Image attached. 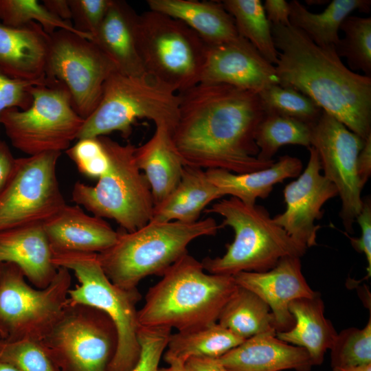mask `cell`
<instances>
[{"label":"cell","instance_id":"obj_1","mask_svg":"<svg viewBox=\"0 0 371 371\" xmlns=\"http://www.w3.org/2000/svg\"><path fill=\"white\" fill-rule=\"evenodd\" d=\"M178 94V119L171 135L184 166L242 174L275 162L258 158L255 133L265 114L258 93L200 82Z\"/></svg>","mask_w":371,"mask_h":371},{"label":"cell","instance_id":"obj_2","mask_svg":"<svg viewBox=\"0 0 371 371\" xmlns=\"http://www.w3.org/2000/svg\"><path fill=\"white\" fill-rule=\"evenodd\" d=\"M271 30L280 85L306 95L363 139L371 135V77L351 71L335 47L318 46L298 28L271 24Z\"/></svg>","mask_w":371,"mask_h":371},{"label":"cell","instance_id":"obj_3","mask_svg":"<svg viewBox=\"0 0 371 371\" xmlns=\"http://www.w3.org/2000/svg\"><path fill=\"white\" fill-rule=\"evenodd\" d=\"M161 276L137 311L139 326L187 331L216 323L238 286L232 276L206 273L188 254Z\"/></svg>","mask_w":371,"mask_h":371},{"label":"cell","instance_id":"obj_4","mask_svg":"<svg viewBox=\"0 0 371 371\" xmlns=\"http://www.w3.org/2000/svg\"><path fill=\"white\" fill-rule=\"evenodd\" d=\"M221 227L210 217L194 223L148 222L133 232L119 233L116 243L98 254V258L113 284L124 289H135L146 277L162 276L188 254L192 241L214 236Z\"/></svg>","mask_w":371,"mask_h":371},{"label":"cell","instance_id":"obj_5","mask_svg":"<svg viewBox=\"0 0 371 371\" xmlns=\"http://www.w3.org/2000/svg\"><path fill=\"white\" fill-rule=\"evenodd\" d=\"M205 212L222 216V227L229 226L234 232L225 254L201 261L207 273L232 276L240 272H263L282 258H301L307 250L278 225L263 206L247 205L230 196L214 203Z\"/></svg>","mask_w":371,"mask_h":371},{"label":"cell","instance_id":"obj_6","mask_svg":"<svg viewBox=\"0 0 371 371\" xmlns=\"http://www.w3.org/2000/svg\"><path fill=\"white\" fill-rule=\"evenodd\" d=\"M52 262L56 268L72 271L78 280V284L69 290V302L96 308L114 324L117 343L109 371H132L140 355L136 306L142 295L138 289L127 290L113 284L105 274L98 254H52Z\"/></svg>","mask_w":371,"mask_h":371},{"label":"cell","instance_id":"obj_7","mask_svg":"<svg viewBox=\"0 0 371 371\" xmlns=\"http://www.w3.org/2000/svg\"><path fill=\"white\" fill-rule=\"evenodd\" d=\"M179 104L178 93L153 76L146 73L129 76L115 71L105 81L100 100L85 119L77 139L115 131L127 138L135 120L142 118L172 131L178 119Z\"/></svg>","mask_w":371,"mask_h":371},{"label":"cell","instance_id":"obj_8","mask_svg":"<svg viewBox=\"0 0 371 371\" xmlns=\"http://www.w3.org/2000/svg\"><path fill=\"white\" fill-rule=\"evenodd\" d=\"M110 160L108 171L94 186L76 182L72 200L94 216L114 220L126 232H133L150 220L154 201L148 181L138 168L135 146L99 137Z\"/></svg>","mask_w":371,"mask_h":371},{"label":"cell","instance_id":"obj_9","mask_svg":"<svg viewBox=\"0 0 371 371\" xmlns=\"http://www.w3.org/2000/svg\"><path fill=\"white\" fill-rule=\"evenodd\" d=\"M137 44L145 72L177 93L200 82L207 45L181 21L150 10L139 14Z\"/></svg>","mask_w":371,"mask_h":371},{"label":"cell","instance_id":"obj_10","mask_svg":"<svg viewBox=\"0 0 371 371\" xmlns=\"http://www.w3.org/2000/svg\"><path fill=\"white\" fill-rule=\"evenodd\" d=\"M30 93V107L9 108L1 114L0 124L12 145L28 156L67 150L85 120L75 111L67 89L45 80Z\"/></svg>","mask_w":371,"mask_h":371},{"label":"cell","instance_id":"obj_11","mask_svg":"<svg viewBox=\"0 0 371 371\" xmlns=\"http://www.w3.org/2000/svg\"><path fill=\"white\" fill-rule=\"evenodd\" d=\"M69 271L58 267L50 284L38 289L29 284L16 265L0 264V337L10 342L42 341L63 315L71 289Z\"/></svg>","mask_w":371,"mask_h":371},{"label":"cell","instance_id":"obj_12","mask_svg":"<svg viewBox=\"0 0 371 371\" xmlns=\"http://www.w3.org/2000/svg\"><path fill=\"white\" fill-rule=\"evenodd\" d=\"M60 371H109L117 337L103 312L69 302L41 341Z\"/></svg>","mask_w":371,"mask_h":371},{"label":"cell","instance_id":"obj_13","mask_svg":"<svg viewBox=\"0 0 371 371\" xmlns=\"http://www.w3.org/2000/svg\"><path fill=\"white\" fill-rule=\"evenodd\" d=\"M60 155L49 152L15 158L0 190V232L43 224L67 205L56 175Z\"/></svg>","mask_w":371,"mask_h":371},{"label":"cell","instance_id":"obj_14","mask_svg":"<svg viewBox=\"0 0 371 371\" xmlns=\"http://www.w3.org/2000/svg\"><path fill=\"white\" fill-rule=\"evenodd\" d=\"M49 36L45 80L64 85L75 111L85 120L96 108L105 81L117 68L91 40L66 30Z\"/></svg>","mask_w":371,"mask_h":371},{"label":"cell","instance_id":"obj_15","mask_svg":"<svg viewBox=\"0 0 371 371\" xmlns=\"http://www.w3.org/2000/svg\"><path fill=\"white\" fill-rule=\"evenodd\" d=\"M365 140L324 111L311 126V146L317 153L322 174L337 190L339 216L349 233L363 205L357 162Z\"/></svg>","mask_w":371,"mask_h":371},{"label":"cell","instance_id":"obj_16","mask_svg":"<svg viewBox=\"0 0 371 371\" xmlns=\"http://www.w3.org/2000/svg\"><path fill=\"white\" fill-rule=\"evenodd\" d=\"M305 169L283 190L285 210L273 218L294 240L307 249L317 245V232L320 228L315 221L320 219L323 205L338 196L335 186L321 172L319 156L313 146Z\"/></svg>","mask_w":371,"mask_h":371},{"label":"cell","instance_id":"obj_17","mask_svg":"<svg viewBox=\"0 0 371 371\" xmlns=\"http://www.w3.org/2000/svg\"><path fill=\"white\" fill-rule=\"evenodd\" d=\"M200 82L225 84L256 93L280 84L275 65L240 36L227 43L207 45Z\"/></svg>","mask_w":371,"mask_h":371},{"label":"cell","instance_id":"obj_18","mask_svg":"<svg viewBox=\"0 0 371 371\" xmlns=\"http://www.w3.org/2000/svg\"><path fill=\"white\" fill-rule=\"evenodd\" d=\"M232 276L238 286L254 293L267 304L276 332L293 327L295 319L289 308L291 302L318 294L307 283L300 258L296 256L283 258L266 271L240 272Z\"/></svg>","mask_w":371,"mask_h":371},{"label":"cell","instance_id":"obj_19","mask_svg":"<svg viewBox=\"0 0 371 371\" xmlns=\"http://www.w3.org/2000/svg\"><path fill=\"white\" fill-rule=\"evenodd\" d=\"M52 254L101 253L117 241L115 232L103 218L66 205L43 223Z\"/></svg>","mask_w":371,"mask_h":371},{"label":"cell","instance_id":"obj_20","mask_svg":"<svg viewBox=\"0 0 371 371\" xmlns=\"http://www.w3.org/2000/svg\"><path fill=\"white\" fill-rule=\"evenodd\" d=\"M216 359L227 371H309L313 366L304 348L279 339L276 331L245 339Z\"/></svg>","mask_w":371,"mask_h":371},{"label":"cell","instance_id":"obj_21","mask_svg":"<svg viewBox=\"0 0 371 371\" xmlns=\"http://www.w3.org/2000/svg\"><path fill=\"white\" fill-rule=\"evenodd\" d=\"M49 41V34L36 22L10 27L0 21V71L12 79L45 82Z\"/></svg>","mask_w":371,"mask_h":371},{"label":"cell","instance_id":"obj_22","mask_svg":"<svg viewBox=\"0 0 371 371\" xmlns=\"http://www.w3.org/2000/svg\"><path fill=\"white\" fill-rule=\"evenodd\" d=\"M18 267L34 286L47 287L57 268L43 224L23 226L0 232V264Z\"/></svg>","mask_w":371,"mask_h":371},{"label":"cell","instance_id":"obj_23","mask_svg":"<svg viewBox=\"0 0 371 371\" xmlns=\"http://www.w3.org/2000/svg\"><path fill=\"white\" fill-rule=\"evenodd\" d=\"M138 15L126 1L111 0L106 16L92 41L113 61L119 73L146 74L137 44Z\"/></svg>","mask_w":371,"mask_h":371},{"label":"cell","instance_id":"obj_24","mask_svg":"<svg viewBox=\"0 0 371 371\" xmlns=\"http://www.w3.org/2000/svg\"><path fill=\"white\" fill-rule=\"evenodd\" d=\"M149 10L177 19L196 32L207 45L236 39L232 16L222 3L196 0H147Z\"/></svg>","mask_w":371,"mask_h":371},{"label":"cell","instance_id":"obj_25","mask_svg":"<svg viewBox=\"0 0 371 371\" xmlns=\"http://www.w3.org/2000/svg\"><path fill=\"white\" fill-rule=\"evenodd\" d=\"M223 196L205 170L184 166L179 183L161 202L154 205L149 222H196L207 205Z\"/></svg>","mask_w":371,"mask_h":371},{"label":"cell","instance_id":"obj_26","mask_svg":"<svg viewBox=\"0 0 371 371\" xmlns=\"http://www.w3.org/2000/svg\"><path fill=\"white\" fill-rule=\"evenodd\" d=\"M302 168L300 159L284 155L271 166L251 172L238 174L222 169H208L205 172L223 196L229 195L245 204L254 205L257 199L267 198L276 184L297 177Z\"/></svg>","mask_w":371,"mask_h":371},{"label":"cell","instance_id":"obj_27","mask_svg":"<svg viewBox=\"0 0 371 371\" xmlns=\"http://www.w3.org/2000/svg\"><path fill=\"white\" fill-rule=\"evenodd\" d=\"M172 131L157 126L153 136L135 148V157L150 186L154 204L161 202L179 183L184 164L172 140Z\"/></svg>","mask_w":371,"mask_h":371},{"label":"cell","instance_id":"obj_28","mask_svg":"<svg viewBox=\"0 0 371 371\" xmlns=\"http://www.w3.org/2000/svg\"><path fill=\"white\" fill-rule=\"evenodd\" d=\"M289 308L295 319V324L289 330L276 332V337L304 348L313 366L322 364L337 333L324 316V304L319 293L313 297L295 300Z\"/></svg>","mask_w":371,"mask_h":371},{"label":"cell","instance_id":"obj_29","mask_svg":"<svg viewBox=\"0 0 371 371\" xmlns=\"http://www.w3.org/2000/svg\"><path fill=\"white\" fill-rule=\"evenodd\" d=\"M289 4L291 26L304 32L318 46L336 47L340 40L338 32L345 19L355 10L368 12L371 1L333 0L320 13L310 12L297 0Z\"/></svg>","mask_w":371,"mask_h":371},{"label":"cell","instance_id":"obj_30","mask_svg":"<svg viewBox=\"0 0 371 371\" xmlns=\"http://www.w3.org/2000/svg\"><path fill=\"white\" fill-rule=\"evenodd\" d=\"M245 339L218 322L171 334L164 354L168 364H186L192 357L217 359Z\"/></svg>","mask_w":371,"mask_h":371},{"label":"cell","instance_id":"obj_31","mask_svg":"<svg viewBox=\"0 0 371 371\" xmlns=\"http://www.w3.org/2000/svg\"><path fill=\"white\" fill-rule=\"evenodd\" d=\"M217 322L243 339L276 331L267 304L254 293L239 286L223 308Z\"/></svg>","mask_w":371,"mask_h":371},{"label":"cell","instance_id":"obj_32","mask_svg":"<svg viewBox=\"0 0 371 371\" xmlns=\"http://www.w3.org/2000/svg\"><path fill=\"white\" fill-rule=\"evenodd\" d=\"M221 3L232 16L238 35L251 43L269 63L276 65L278 51L261 1L224 0Z\"/></svg>","mask_w":371,"mask_h":371},{"label":"cell","instance_id":"obj_33","mask_svg":"<svg viewBox=\"0 0 371 371\" xmlns=\"http://www.w3.org/2000/svg\"><path fill=\"white\" fill-rule=\"evenodd\" d=\"M311 126L293 118L264 114L255 133L258 158L273 161L278 149L286 144L308 148L311 146Z\"/></svg>","mask_w":371,"mask_h":371},{"label":"cell","instance_id":"obj_34","mask_svg":"<svg viewBox=\"0 0 371 371\" xmlns=\"http://www.w3.org/2000/svg\"><path fill=\"white\" fill-rule=\"evenodd\" d=\"M258 94L265 114L288 117L313 125L323 111L306 95L280 84L273 85Z\"/></svg>","mask_w":371,"mask_h":371},{"label":"cell","instance_id":"obj_35","mask_svg":"<svg viewBox=\"0 0 371 371\" xmlns=\"http://www.w3.org/2000/svg\"><path fill=\"white\" fill-rule=\"evenodd\" d=\"M344 36L335 47L337 55L347 59L350 69L371 76V18L348 16L340 26Z\"/></svg>","mask_w":371,"mask_h":371},{"label":"cell","instance_id":"obj_36","mask_svg":"<svg viewBox=\"0 0 371 371\" xmlns=\"http://www.w3.org/2000/svg\"><path fill=\"white\" fill-rule=\"evenodd\" d=\"M0 21L10 27H21L36 22L48 34L58 30H66L91 40L77 31L71 21H65L55 16L36 0H0Z\"/></svg>","mask_w":371,"mask_h":371},{"label":"cell","instance_id":"obj_37","mask_svg":"<svg viewBox=\"0 0 371 371\" xmlns=\"http://www.w3.org/2000/svg\"><path fill=\"white\" fill-rule=\"evenodd\" d=\"M330 350L333 369L371 363L370 317L364 328H349L337 333Z\"/></svg>","mask_w":371,"mask_h":371},{"label":"cell","instance_id":"obj_38","mask_svg":"<svg viewBox=\"0 0 371 371\" xmlns=\"http://www.w3.org/2000/svg\"><path fill=\"white\" fill-rule=\"evenodd\" d=\"M0 359L14 365L19 371H60L41 341H2Z\"/></svg>","mask_w":371,"mask_h":371},{"label":"cell","instance_id":"obj_39","mask_svg":"<svg viewBox=\"0 0 371 371\" xmlns=\"http://www.w3.org/2000/svg\"><path fill=\"white\" fill-rule=\"evenodd\" d=\"M66 152L79 171L89 177L100 178L109 170L110 160L99 137L84 138Z\"/></svg>","mask_w":371,"mask_h":371},{"label":"cell","instance_id":"obj_40","mask_svg":"<svg viewBox=\"0 0 371 371\" xmlns=\"http://www.w3.org/2000/svg\"><path fill=\"white\" fill-rule=\"evenodd\" d=\"M172 329L165 327L139 326L137 337L140 346L138 361L132 371H157Z\"/></svg>","mask_w":371,"mask_h":371},{"label":"cell","instance_id":"obj_41","mask_svg":"<svg viewBox=\"0 0 371 371\" xmlns=\"http://www.w3.org/2000/svg\"><path fill=\"white\" fill-rule=\"evenodd\" d=\"M111 0H69L74 27L91 41L108 12Z\"/></svg>","mask_w":371,"mask_h":371},{"label":"cell","instance_id":"obj_42","mask_svg":"<svg viewBox=\"0 0 371 371\" xmlns=\"http://www.w3.org/2000/svg\"><path fill=\"white\" fill-rule=\"evenodd\" d=\"M40 84L43 83L12 79L0 71V116L9 108L24 110L30 107L32 100L30 89Z\"/></svg>","mask_w":371,"mask_h":371},{"label":"cell","instance_id":"obj_43","mask_svg":"<svg viewBox=\"0 0 371 371\" xmlns=\"http://www.w3.org/2000/svg\"><path fill=\"white\" fill-rule=\"evenodd\" d=\"M361 228V236L350 238L352 246L359 253H363L367 260L368 276L371 274V202L370 198L363 199L362 208L356 218Z\"/></svg>","mask_w":371,"mask_h":371},{"label":"cell","instance_id":"obj_44","mask_svg":"<svg viewBox=\"0 0 371 371\" xmlns=\"http://www.w3.org/2000/svg\"><path fill=\"white\" fill-rule=\"evenodd\" d=\"M262 4L267 19L271 25H291L289 3L284 0H266Z\"/></svg>","mask_w":371,"mask_h":371},{"label":"cell","instance_id":"obj_45","mask_svg":"<svg viewBox=\"0 0 371 371\" xmlns=\"http://www.w3.org/2000/svg\"><path fill=\"white\" fill-rule=\"evenodd\" d=\"M357 174L363 188L371 175V135L364 142L357 157Z\"/></svg>","mask_w":371,"mask_h":371},{"label":"cell","instance_id":"obj_46","mask_svg":"<svg viewBox=\"0 0 371 371\" xmlns=\"http://www.w3.org/2000/svg\"><path fill=\"white\" fill-rule=\"evenodd\" d=\"M14 159L9 146L0 138V190L9 177Z\"/></svg>","mask_w":371,"mask_h":371},{"label":"cell","instance_id":"obj_47","mask_svg":"<svg viewBox=\"0 0 371 371\" xmlns=\"http://www.w3.org/2000/svg\"><path fill=\"white\" fill-rule=\"evenodd\" d=\"M186 366L189 371H227L216 359L210 357H192Z\"/></svg>","mask_w":371,"mask_h":371},{"label":"cell","instance_id":"obj_48","mask_svg":"<svg viewBox=\"0 0 371 371\" xmlns=\"http://www.w3.org/2000/svg\"><path fill=\"white\" fill-rule=\"evenodd\" d=\"M42 3L55 16L63 21L71 22L69 0H44Z\"/></svg>","mask_w":371,"mask_h":371},{"label":"cell","instance_id":"obj_49","mask_svg":"<svg viewBox=\"0 0 371 371\" xmlns=\"http://www.w3.org/2000/svg\"><path fill=\"white\" fill-rule=\"evenodd\" d=\"M333 371H371V363L346 368H335Z\"/></svg>","mask_w":371,"mask_h":371},{"label":"cell","instance_id":"obj_50","mask_svg":"<svg viewBox=\"0 0 371 371\" xmlns=\"http://www.w3.org/2000/svg\"><path fill=\"white\" fill-rule=\"evenodd\" d=\"M157 371H189L186 364L172 363L164 368H159Z\"/></svg>","mask_w":371,"mask_h":371},{"label":"cell","instance_id":"obj_51","mask_svg":"<svg viewBox=\"0 0 371 371\" xmlns=\"http://www.w3.org/2000/svg\"><path fill=\"white\" fill-rule=\"evenodd\" d=\"M0 371H19L14 365L0 359Z\"/></svg>","mask_w":371,"mask_h":371},{"label":"cell","instance_id":"obj_52","mask_svg":"<svg viewBox=\"0 0 371 371\" xmlns=\"http://www.w3.org/2000/svg\"><path fill=\"white\" fill-rule=\"evenodd\" d=\"M1 344H2V339L0 337V348H1Z\"/></svg>","mask_w":371,"mask_h":371}]
</instances>
